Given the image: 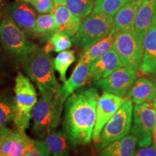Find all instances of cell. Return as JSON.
<instances>
[{
    "mask_svg": "<svg viewBox=\"0 0 156 156\" xmlns=\"http://www.w3.org/2000/svg\"><path fill=\"white\" fill-rule=\"evenodd\" d=\"M98 98L96 88L82 87L64 103L63 132L73 145H85L90 142Z\"/></svg>",
    "mask_w": 156,
    "mask_h": 156,
    "instance_id": "1",
    "label": "cell"
},
{
    "mask_svg": "<svg viewBox=\"0 0 156 156\" xmlns=\"http://www.w3.org/2000/svg\"><path fill=\"white\" fill-rule=\"evenodd\" d=\"M54 59L44 48H38L25 62L24 70L38 86L41 95L54 97L59 86L54 74Z\"/></svg>",
    "mask_w": 156,
    "mask_h": 156,
    "instance_id": "2",
    "label": "cell"
},
{
    "mask_svg": "<svg viewBox=\"0 0 156 156\" xmlns=\"http://www.w3.org/2000/svg\"><path fill=\"white\" fill-rule=\"evenodd\" d=\"M0 41L4 49L19 63H24L38 48L7 14L0 23Z\"/></svg>",
    "mask_w": 156,
    "mask_h": 156,
    "instance_id": "3",
    "label": "cell"
},
{
    "mask_svg": "<svg viewBox=\"0 0 156 156\" xmlns=\"http://www.w3.org/2000/svg\"><path fill=\"white\" fill-rule=\"evenodd\" d=\"M15 112L13 121L16 129L25 131L30 126L32 112L38 102L36 88L29 78L17 74L15 85Z\"/></svg>",
    "mask_w": 156,
    "mask_h": 156,
    "instance_id": "4",
    "label": "cell"
},
{
    "mask_svg": "<svg viewBox=\"0 0 156 156\" xmlns=\"http://www.w3.org/2000/svg\"><path fill=\"white\" fill-rule=\"evenodd\" d=\"M114 18L103 12L91 13L82 20L79 30L72 37V41L81 49L90 47L110 34Z\"/></svg>",
    "mask_w": 156,
    "mask_h": 156,
    "instance_id": "5",
    "label": "cell"
},
{
    "mask_svg": "<svg viewBox=\"0 0 156 156\" xmlns=\"http://www.w3.org/2000/svg\"><path fill=\"white\" fill-rule=\"evenodd\" d=\"M64 103L57 96L41 95L32 112L33 131L41 137H46L61 121Z\"/></svg>",
    "mask_w": 156,
    "mask_h": 156,
    "instance_id": "6",
    "label": "cell"
},
{
    "mask_svg": "<svg viewBox=\"0 0 156 156\" xmlns=\"http://www.w3.org/2000/svg\"><path fill=\"white\" fill-rule=\"evenodd\" d=\"M133 108L132 100L125 99L103 128L96 149H103L111 142L128 135L132 128Z\"/></svg>",
    "mask_w": 156,
    "mask_h": 156,
    "instance_id": "7",
    "label": "cell"
},
{
    "mask_svg": "<svg viewBox=\"0 0 156 156\" xmlns=\"http://www.w3.org/2000/svg\"><path fill=\"white\" fill-rule=\"evenodd\" d=\"M113 49L116 52L124 67L140 71L143 56V41L135 30H126L115 35Z\"/></svg>",
    "mask_w": 156,
    "mask_h": 156,
    "instance_id": "8",
    "label": "cell"
},
{
    "mask_svg": "<svg viewBox=\"0 0 156 156\" xmlns=\"http://www.w3.org/2000/svg\"><path fill=\"white\" fill-rule=\"evenodd\" d=\"M156 126V108L153 101L136 105L133 108L132 134L136 136L138 145L147 147L151 145Z\"/></svg>",
    "mask_w": 156,
    "mask_h": 156,
    "instance_id": "9",
    "label": "cell"
},
{
    "mask_svg": "<svg viewBox=\"0 0 156 156\" xmlns=\"http://www.w3.org/2000/svg\"><path fill=\"white\" fill-rule=\"evenodd\" d=\"M137 77V72L132 68L122 67L104 79L94 84L104 92L125 97Z\"/></svg>",
    "mask_w": 156,
    "mask_h": 156,
    "instance_id": "10",
    "label": "cell"
},
{
    "mask_svg": "<svg viewBox=\"0 0 156 156\" xmlns=\"http://www.w3.org/2000/svg\"><path fill=\"white\" fill-rule=\"evenodd\" d=\"M125 101L124 97L104 92L98 98L96 106V120L93 132L92 140L95 146L98 145L101 133L108 122Z\"/></svg>",
    "mask_w": 156,
    "mask_h": 156,
    "instance_id": "11",
    "label": "cell"
},
{
    "mask_svg": "<svg viewBox=\"0 0 156 156\" xmlns=\"http://www.w3.org/2000/svg\"><path fill=\"white\" fill-rule=\"evenodd\" d=\"M36 141L24 131L9 130L2 139L0 154L2 156H23L34 147Z\"/></svg>",
    "mask_w": 156,
    "mask_h": 156,
    "instance_id": "12",
    "label": "cell"
},
{
    "mask_svg": "<svg viewBox=\"0 0 156 156\" xmlns=\"http://www.w3.org/2000/svg\"><path fill=\"white\" fill-rule=\"evenodd\" d=\"M7 15L27 36H34L36 14L26 2L17 1L9 4L7 7Z\"/></svg>",
    "mask_w": 156,
    "mask_h": 156,
    "instance_id": "13",
    "label": "cell"
},
{
    "mask_svg": "<svg viewBox=\"0 0 156 156\" xmlns=\"http://www.w3.org/2000/svg\"><path fill=\"white\" fill-rule=\"evenodd\" d=\"M123 67L119 57L113 48L90 64L88 81L93 83L104 79Z\"/></svg>",
    "mask_w": 156,
    "mask_h": 156,
    "instance_id": "14",
    "label": "cell"
},
{
    "mask_svg": "<svg viewBox=\"0 0 156 156\" xmlns=\"http://www.w3.org/2000/svg\"><path fill=\"white\" fill-rule=\"evenodd\" d=\"M90 67V64L78 62L69 79L58 87L54 95L65 103L70 95L83 87L88 81Z\"/></svg>",
    "mask_w": 156,
    "mask_h": 156,
    "instance_id": "15",
    "label": "cell"
},
{
    "mask_svg": "<svg viewBox=\"0 0 156 156\" xmlns=\"http://www.w3.org/2000/svg\"><path fill=\"white\" fill-rule=\"evenodd\" d=\"M144 0H134L126 2L115 15L110 34L115 35L124 31L134 30L136 14Z\"/></svg>",
    "mask_w": 156,
    "mask_h": 156,
    "instance_id": "16",
    "label": "cell"
},
{
    "mask_svg": "<svg viewBox=\"0 0 156 156\" xmlns=\"http://www.w3.org/2000/svg\"><path fill=\"white\" fill-rule=\"evenodd\" d=\"M156 25V0H144L136 14L134 30L140 40L144 38L152 26Z\"/></svg>",
    "mask_w": 156,
    "mask_h": 156,
    "instance_id": "17",
    "label": "cell"
},
{
    "mask_svg": "<svg viewBox=\"0 0 156 156\" xmlns=\"http://www.w3.org/2000/svg\"><path fill=\"white\" fill-rule=\"evenodd\" d=\"M140 72L145 75H154L156 73V25L149 29L144 38L143 56Z\"/></svg>",
    "mask_w": 156,
    "mask_h": 156,
    "instance_id": "18",
    "label": "cell"
},
{
    "mask_svg": "<svg viewBox=\"0 0 156 156\" xmlns=\"http://www.w3.org/2000/svg\"><path fill=\"white\" fill-rule=\"evenodd\" d=\"M52 13L57 25V32H63L70 37L77 34L80 26L82 19L72 14L67 6L56 4Z\"/></svg>",
    "mask_w": 156,
    "mask_h": 156,
    "instance_id": "19",
    "label": "cell"
},
{
    "mask_svg": "<svg viewBox=\"0 0 156 156\" xmlns=\"http://www.w3.org/2000/svg\"><path fill=\"white\" fill-rule=\"evenodd\" d=\"M127 95L136 105L153 101L156 96L155 83L147 78H138L134 83Z\"/></svg>",
    "mask_w": 156,
    "mask_h": 156,
    "instance_id": "20",
    "label": "cell"
},
{
    "mask_svg": "<svg viewBox=\"0 0 156 156\" xmlns=\"http://www.w3.org/2000/svg\"><path fill=\"white\" fill-rule=\"evenodd\" d=\"M138 140L133 134L126 135L103 147L99 156H133Z\"/></svg>",
    "mask_w": 156,
    "mask_h": 156,
    "instance_id": "21",
    "label": "cell"
},
{
    "mask_svg": "<svg viewBox=\"0 0 156 156\" xmlns=\"http://www.w3.org/2000/svg\"><path fill=\"white\" fill-rule=\"evenodd\" d=\"M114 38V35L109 34L108 36L100 41L95 43L90 47L83 50L78 62L91 64L97 58L112 49L113 48Z\"/></svg>",
    "mask_w": 156,
    "mask_h": 156,
    "instance_id": "22",
    "label": "cell"
},
{
    "mask_svg": "<svg viewBox=\"0 0 156 156\" xmlns=\"http://www.w3.org/2000/svg\"><path fill=\"white\" fill-rule=\"evenodd\" d=\"M51 156H69L70 141L64 132L53 130L45 137Z\"/></svg>",
    "mask_w": 156,
    "mask_h": 156,
    "instance_id": "23",
    "label": "cell"
},
{
    "mask_svg": "<svg viewBox=\"0 0 156 156\" xmlns=\"http://www.w3.org/2000/svg\"><path fill=\"white\" fill-rule=\"evenodd\" d=\"M56 33H57V25L53 13H46L37 17L34 36L41 37L43 40L48 41Z\"/></svg>",
    "mask_w": 156,
    "mask_h": 156,
    "instance_id": "24",
    "label": "cell"
},
{
    "mask_svg": "<svg viewBox=\"0 0 156 156\" xmlns=\"http://www.w3.org/2000/svg\"><path fill=\"white\" fill-rule=\"evenodd\" d=\"M76 57L73 50H66L59 52L54 59V69L59 74V79L64 83L66 80V73L72 64L75 61Z\"/></svg>",
    "mask_w": 156,
    "mask_h": 156,
    "instance_id": "25",
    "label": "cell"
},
{
    "mask_svg": "<svg viewBox=\"0 0 156 156\" xmlns=\"http://www.w3.org/2000/svg\"><path fill=\"white\" fill-rule=\"evenodd\" d=\"M71 37L63 32H57L47 41L44 47V51L46 53L51 51L62 52L69 49L72 47L73 41Z\"/></svg>",
    "mask_w": 156,
    "mask_h": 156,
    "instance_id": "26",
    "label": "cell"
},
{
    "mask_svg": "<svg viewBox=\"0 0 156 156\" xmlns=\"http://www.w3.org/2000/svg\"><path fill=\"white\" fill-rule=\"evenodd\" d=\"M95 0H67V8L78 18L83 19L91 14Z\"/></svg>",
    "mask_w": 156,
    "mask_h": 156,
    "instance_id": "27",
    "label": "cell"
},
{
    "mask_svg": "<svg viewBox=\"0 0 156 156\" xmlns=\"http://www.w3.org/2000/svg\"><path fill=\"white\" fill-rule=\"evenodd\" d=\"M126 2V0H95L92 12H103L114 17Z\"/></svg>",
    "mask_w": 156,
    "mask_h": 156,
    "instance_id": "28",
    "label": "cell"
},
{
    "mask_svg": "<svg viewBox=\"0 0 156 156\" xmlns=\"http://www.w3.org/2000/svg\"><path fill=\"white\" fill-rule=\"evenodd\" d=\"M15 112V99L11 96L0 95V126H5L13 120Z\"/></svg>",
    "mask_w": 156,
    "mask_h": 156,
    "instance_id": "29",
    "label": "cell"
},
{
    "mask_svg": "<svg viewBox=\"0 0 156 156\" xmlns=\"http://www.w3.org/2000/svg\"><path fill=\"white\" fill-rule=\"evenodd\" d=\"M28 2L34 6L38 12L42 14L52 13L55 7L54 0H28Z\"/></svg>",
    "mask_w": 156,
    "mask_h": 156,
    "instance_id": "30",
    "label": "cell"
},
{
    "mask_svg": "<svg viewBox=\"0 0 156 156\" xmlns=\"http://www.w3.org/2000/svg\"><path fill=\"white\" fill-rule=\"evenodd\" d=\"M51 153L46 142L36 141L34 147L23 156H50Z\"/></svg>",
    "mask_w": 156,
    "mask_h": 156,
    "instance_id": "31",
    "label": "cell"
},
{
    "mask_svg": "<svg viewBox=\"0 0 156 156\" xmlns=\"http://www.w3.org/2000/svg\"><path fill=\"white\" fill-rule=\"evenodd\" d=\"M133 156H156V151L155 147L149 146L136 151Z\"/></svg>",
    "mask_w": 156,
    "mask_h": 156,
    "instance_id": "32",
    "label": "cell"
},
{
    "mask_svg": "<svg viewBox=\"0 0 156 156\" xmlns=\"http://www.w3.org/2000/svg\"><path fill=\"white\" fill-rule=\"evenodd\" d=\"M7 7H8V6H7ZM6 10L7 12V7L6 8L5 2H4L3 0H0V21L2 20L4 17L6 16L5 15V16L4 17V15H5Z\"/></svg>",
    "mask_w": 156,
    "mask_h": 156,
    "instance_id": "33",
    "label": "cell"
},
{
    "mask_svg": "<svg viewBox=\"0 0 156 156\" xmlns=\"http://www.w3.org/2000/svg\"><path fill=\"white\" fill-rule=\"evenodd\" d=\"M54 2L58 5H66L67 0H54Z\"/></svg>",
    "mask_w": 156,
    "mask_h": 156,
    "instance_id": "34",
    "label": "cell"
},
{
    "mask_svg": "<svg viewBox=\"0 0 156 156\" xmlns=\"http://www.w3.org/2000/svg\"><path fill=\"white\" fill-rule=\"evenodd\" d=\"M154 83H155V85H156V79L155 80H154ZM153 105H154V106L155 107V108H156V96H155V98H154V100L153 101Z\"/></svg>",
    "mask_w": 156,
    "mask_h": 156,
    "instance_id": "35",
    "label": "cell"
},
{
    "mask_svg": "<svg viewBox=\"0 0 156 156\" xmlns=\"http://www.w3.org/2000/svg\"><path fill=\"white\" fill-rule=\"evenodd\" d=\"M153 147H155V151H156V138L155 140H153Z\"/></svg>",
    "mask_w": 156,
    "mask_h": 156,
    "instance_id": "36",
    "label": "cell"
},
{
    "mask_svg": "<svg viewBox=\"0 0 156 156\" xmlns=\"http://www.w3.org/2000/svg\"><path fill=\"white\" fill-rule=\"evenodd\" d=\"M156 138V126H155V132H154V135H153V140H154Z\"/></svg>",
    "mask_w": 156,
    "mask_h": 156,
    "instance_id": "37",
    "label": "cell"
},
{
    "mask_svg": "<svg viewBox=\"0 0 156 156\" xmlns=\"http://www.w3.org/2000/svg\"><path fill=\"white\" fill-rule=\"evenodd\" d=\"M1 145H2V140H0V147H1Z\"/></svg>",
    "mask_w": 156,
    "mask_h": 156,
    "instance_id": "38",
    "label": "cell"
},
{
    "mask_svg": "<svg viewBox=\"0 0 156 156\" xmlns=\"http://www.w3.org/2000/svg\"><path fill=\"white\" fill-rule=\"evenodd\" d=\"M126 1H127V2H131V1H134V0H126Z\"/></svg>",
    "mask_w": 156,
    "mask_h": 156,
    "instance_id": "39",
    "label": "cell"
},
{
    "mask_svg": "<svg viewBox=\"0 0 156 156\" xmlns=\"http://www.w3.org/2000/svg\"><path fill=\"white\" fill-rule=\"evenodd\" d=\"M153 76H155V78H156V73H155V75H154Z\"/></svg>",
    "mask_w": 156,
    "mask_h": 156,
    "instance_id": "40",
    "label": "cell"
},
{
    "mask_svg": "<svg viewBox=\"0 0 156 156\" xmlns=\"http://www.w3.org/2000/svg\"><path fill=\"white\" fill-rule=\"evenodd\" d=\"M0 156H2V155H1V154H0Z\"/></svg>",
    "mask_w": 156,
    "mask_h": 156,
    "instance_id": "41",
    "label": "cell"
}]
</instances>
